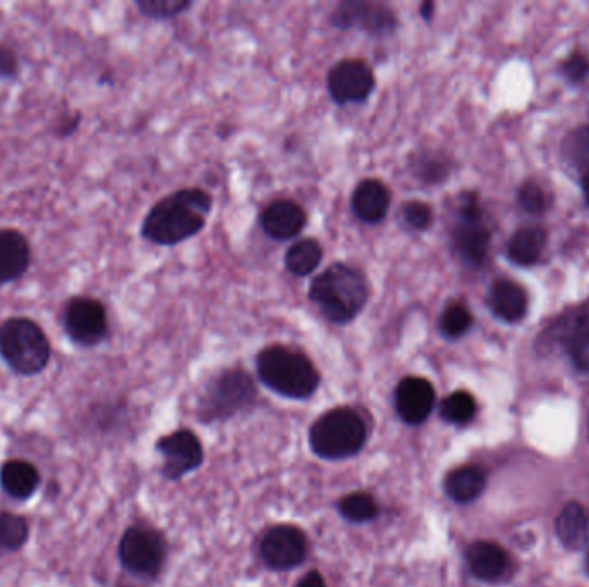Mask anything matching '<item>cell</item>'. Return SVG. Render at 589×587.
Segmentation results:
<instances>
[{
	"mask_svg": "<svg viewBox=\"0 0 589 587\" xmlns=\"http://www.w3.org/2000/svg\"><path fill=\"white\" fill-rule=\"evenodd\" d=\"M212 197L200 188L177 189L154 204L142 224V239L161 247H174L206 228Z\"/></svg>",
	"mask_w": 589,
	"mask_h": 587,
	"instance_id": "6da1fadb",
	"label": "cell"
},
{
	"mask_svg": "<svg viewBox=\"0 0 589 587\" xmlns=\"http://www.w3.org/2000/svg\"><path fill=\"white\" fill-rule=\"evenodd\" d=\"M371 296V286L363 269L352 264L334 262L314 278L309 298L326 320L345 326L357 319Z\"/></svg>",
	"mask_w": 589,
	"mask_h": 587,
	"instance_id": "7a4b0ae2",
	"label": "cell"
},
{
	"mask_svg": "<svg viewBox=\"0 0 589 587\" xmlns=\"http://www.w3.org/2000/svg\"><path fill=\"white\" fill-rule=\"evenodd\" d=\"M257 376L269 390L290 400H307L318 391L321 376L307 355L272 345L257 355Z\"/></svg>",
	"mask_w": 589,
	"mask_h": 587,
	"instance_id": "3957f363",
	"label": "cell"
},
{
	"mask_svg": "<svg viewBox=\"0 0 589 587\" xmlns=\"http://www.w3.org/2000/svg\"><path fill=\"white\" fill-rule=\"evenodd\" d=\"M367 424L359 412L336 407L324 412L310 426L312 452L324 461L340 462L359 455L367 443Z\"/></svg>",
	"mask_w": 589,
	"mask_h": 587,
	"instance_id": "277c9868",
	"label": "cell"
},
{
	"mask_svg": "<svg viewBox=\"0 0 589 587\" xmlns=\"http://www.w3.org/2000/svg\"><path fill=\"white\" fill-rule=\"evenodd\" d=\"M0 357L17 376H37L49 366L52 346L46 331L29 317L0 322Z\"/></svg>",
	"mask_w": 589,
	"mask_h": 587,
	"instance_id": "5b68a950",
	"label": "cell"
},
{
	"mask_svg": "<svg viewBox=\"0 0 589 587\" xmlns=\"http://www.w3.org/2000/svg\"><path fill=\"white\" fill-rule=\"evenodd\" d=\"M257 388L247 370L226 369L209 382L200 399V417L204 420H224L240 414L256 402Z\"/></svg>",
	"mask_w": 589,
	"mask_h": 587,
	"instance_id": "8992f818",
	"label": "cell"
},
{
	"mask_svg": "<svg viewBox=\"0 0 589 587\" xmlns=\"http://www.w3.org/2000/svg\"><path fill=\"white\" fill-rule=\"evenodd\" d=\"M61 325L76 346L96 348L109 337L108 308L99 298L73 296L62 307Z\"/></svg>",
	"mask_w": 589,
	"mask_h": 587,
	"instance_id": "52a82bcc",
	"label": "cell"
},
{
	"mask_svg": "<svg viewBox=\"0 0 589 587\" xmlns=\"http://www.w3.org/2000/svg\"><path fill=\"white\" fill-rule=\"evenodd\" d=\"M118 557L130 574L140 579H154L164 567L168 548L164 538L157 530L133 526L123 534Z\"/></svg>",
	"mask_w": 589,
	"mask_h": 587,
	"instance_id": "ba28073f",
	"label": "cell"
},
{
	"mask_svg": "<svg viewBox=\"0 0 589 587\" xmlns=\"http://www.w3.org/2000/svg\"><path fill=\"white\" fill-rule=\"evenodd\" d=\"M452 242L461 259L469 266L481 267L487 260L491 234L475 194H464L458 201Z\"/></svg>",
	"mask_w": 589,
	"mask_h": 587,
	"instance_id": "9c48e42d",
	"label": "cell"
},
{
	"mask_svg": "<svg viewBox=\"0 0 589 587\" xmlns=\"http://www.w3.org/2000/svg\"><path fill=\"white\" fill-rule=\"evenodd\" d=\"M330 23L334 28L360 29L376 38L390 37L398 28V17L390 5L369 0H343L333 9Z\"/></svg>",
	"mask_w": 589,
	"mask_h": 587,
	"instance_id": "30bf717a",
	"label": "cell"
},
{
	"mask_svg": "<svg viewBox=\"0 0 589 587\" xmlns=\"http://www.w3.org/2000/svg\"><path fill=\"white\" fill-rule=\"evenodd\" d=\"M375 90V71L363 59H342L328 73V91L339 106L364 103Z\"/></svg>",
	"mask_w": 589,
	"mask_h": 587,
	"instance_id": "8fae6325",
	"label": "cell"
},
{
	"mask_svg": "<svg viewBox=\"0 0 589 587\" xmlns=\"http://www.w3.org/2000/svg\"><path fill=\"white\" fill-rule=\"evenodd\" d=\"M162 455L161 473L165 479L177 480L197 470L204 462V448L191 429H177L157 441Z\"/></svg>",
	"mask_w": 589,
	"mask_h": 587,
	"instance_id": "7c38bea8",
	"label": "cell"
},
{
	"mask_svg": "<svg viewBox=\"0 0 589 587\" xmlns=\"http://www.w3.org/2000/svg\"><path fill=\"white\" fill-rule=\"evenodd\" d=\"M260 559L272 571H292L304 563L309 550L307 536L289 524L271 527L260 541Z\"/></svg>",
	"mask_w": 589,
	"mask_h": 587,
	"instance_id": "4fadbf2b",
	"label": "cell"
},
{
	"mask_svg": "<svg viewBox=\"0 0 589 587\" xmlns=\"http://www.w3.org/2000/svg\"><path fill=\"white\" fill-rule=\"evenodd\" d=\"M395 412L407 426L426 423L437 405V391L433 384L419 376H407L398 382L393 396Z\"/></svg>",
	"mask_w": 589,
	"mask_h": 587,
	"instance_id": "5bb4252c",
	"label": "cell"
},
{
	"mask_svg": "<svg viewBox=\"0 0 589 587\" xmlns=\"http://www.w3.org/2000/svg\"><path fill=\"white\" fill-rule=\"evenodd\" d=\"M260 227L269 239L278 242L297 239L307 227V212L295 200L278 198L260 213Z\"/></svg>",
	"mask_w": 589,
	"mask_h": 587,
	"instance_id": "9a60e30c",
	"label": "cell"
},
{
	"mask_svg": "<svg viewBox=\"0 0 589 587\" xmlns=\"http://www.w3.org/2000/svg\"><path fill=\"white\" fill-rule=\"evenodd\" d=\"M32 266L28 239L14 228H0V286L16 283Z\"/></svg>",
	"mask_w": 589,
	"mask_h": 587,
	"instance_id": "2e32d148",
	"label": "cell"
},
{
	"mask_svg": "<svg viewBox=\"0 0 589 587\" xmlns=\"http://www.w3.org/2000/svg\"><path fill=\"white\" fill-rule=\"evenodd\" d=\"M352 212L355 218L359 219L364 224H378L384 221L390 206H392V194L384 185L383 181L376 178H367L360 181L359 185L355 186L352 194Z\"/></svg>",
	"mask_w": 589,
	"mask_h": 587,
	"instance_id": "e0dca14e",
	"label": "cell"
},
{
	"mask_svg": "<svg viewBox=\"0 0 589 587\" xmlns=\"http://www.w3.org/2000/svg\"><path fill=\"white\" fill-rule=\"evenodd\" d=\"M40 486V473L32 462L8 461L0 467V488L8 497L17 501H26L37 493Z\"/></svg>",
	"mask_w": 589,
	"mask_h": 587,
	"instance_id": "ac0fdd59",
	"label": "cell"
},
{
	"mask_svg": "<svg viewBox=\"0 0 589 587\" xmlns=\"http://www.w3.org/2000/svg\"><path fill=\"white\" fill-rule=\"evenodd\" d=\"M470 574L481 580H496L507 571L508 557L496 542L478 541L466 553Z\"/></svg>",
	"mask_w": 589,
	"mask_h": 587,
	"instance_id": "d6986e66",
	"label": "cell"
},
{
	"mask_svg": "<svg viewBox=\"0 0 589 587\" xmlns=\"http://www.w3.org/2000/svg\"><path fill=\"white\" fill-rule=\"evenodd\" d=\"M488 302H490L491 310L507 322L523 319L528 310V296L514 281H494Z\"/></svg>",
	"mask_w": 589,
	"mask_h": 587,
	"instance_id": "ffe728a7",
	"label": "cell"
},
{
	"mask_svg": "<svg viewBox=\"0 0 589 587\" xmlns=\"http://www.w3.org/2000/svg\"><path fill=\"white\" fill-rule=\"evenodd\" d=\"M588 514L579 503L573 501L562 509L556 517V534L562 545L569 550H581L588 541Z\"/></svg>",
	"mask_w": 589,
	"mask_h": 587,
	"instance_id": "44dd1931",
	"label": "cell"
},
{
	"mask_svg": "<svg viewBox=\"0 0 589 587\" xmlns=\"http://www.w3.org/2000/svg\"><path fill=\"white\" fill-rule=\"evenodd\" d=\"M487 486V476L475 465L455 468L446 476L445 493L457 503H470L479 498Z\"/></svg>",
	"mask_w": 589,
	"mask_h": 587,
	"instance_id": "7402d4cb",
	"label": "cell"
},
{
	"mask_svg": "<svg viewBox=\"0 0 589 587\" xmlns=\"http://www.w3.org/2000/svg\"><path fill=\"white\" fill-rule=\"evenodd\" d=\"M322 257H324V248L318 240H298L286 250V271L297 278H307L321 266Z\"/></svg>",
	"mask_w": 589,
	"mask_h": 587,
	"instance_id": "603a6c76",
	"label": "cell"
},
{
	"mask_svg": "<svg viewBox=\"0 0 589 587\" xmlns=\"http://www.w3.org/2000/svg\"><path fill=\"white\" fill-rule=\"evenodd\" d=\"M547 245L543 228L528 227L517 231L508 243V257L519 266H531L540 259Z\"/></svg>",
	"mask_w": 589,
	"mask_h": 587,
	"instance_id": "cb8c5ba5",
	"label": "cell"
},
{
	"mask_svg": "<svg viewBox=\"0 0 589 587\" xmlns=\"http://www.w3.org/2000/svg\"><path fill=\"white\" fill-rule=\"evenodd\" d=\"M574 366L589 372V302L574 310L573 333L565 345Z\"/></svg>",
	"mask_w": 589,
	"mask_h": 587,
	"instance_id": "d4e9b609",
	"label": "cell"
},
{
	"mask_svg": "<svg viewBox=\"0 0 589 587\" xmlns=\"http://www.w3.org/2000/svg\"><path fill=\"white\" fill-rule=\"evenodd\" d=\"M408 168L417 180L426 185H440L450 176L452 164L449 157L438 152H419L410 157Z\"/></svg>",
	"mask_w": 589,
	"mask_h": 587,
	"instance_id": "484cf974",
	"label": "cell"
},
{
	"mask_svg": "<svg viewBox=\"0 0 589 587\" xmlns=\"http://www.w3.org/2000/svg\"><path fill=\"white\" fill-rule=\"evenodd\" d=\"M28 539V521L23 515L0 512V554L23 550Z\"/></svg>",
	"mask_w": 589,
	"mask_h": 587,
	"instance_id": "4316f807",
	"label": "cell"
},
{
	"mask_svg": "<svg viewBox=\"0 0 589 587\" xmlns=\"http://www.w3.org/2000/svg\"><path fill=\"white\" fill-rule=\"evenodd\" d=\"M339 512L352 524H367L378 517L380 506L371 494L357 491V493L346 494L339 501Z\"/></svg>",
	"mask_w": 589,
	"mask_h": 587,
	"instance_id": "83f0119b",
	"label": "cell"
},
{
	"mask_svg": "<svg viewBox=\"0 0 589 587\" xmlns=\"http://www.w3.org/2000/svg\"><path fill=\"white\" fill-rule=\"evenodd\" d=\"M478 405L473 394L467 391H454L443 399L440 405L441 419L449 424H467L476 415Z\"/></svg>",
	"mask_w": 589,
	"mask_h": 587,
	"instance_id": "f1b7e54d",
	"label": "cell"
},
{
	"mask_svg": "<svg viewBox=\"0 0 589 587\" xmlns=\"http://www.w3.org/2000/svg\"><path fill=\"white\" fill-rule=\"evenodd\" d=\"M473 328V314L461 302L446 305L440 317V333L449 340H458Z\"/></svg>",
	"mask_w": 589,
	"mask_h": 587,
	"instance_id": "f546056e",
	"label": "cell"
},
{
	"mask_svg": "<svg viewBox=\"0 0 589 587\" xmlns=\"http://www.w3.org/2000/svg\"><path fill=\"white\" fill-rule=\"evenodd\" d=\"M564 159L567 164L577 169V173H585L589 168V124L577 127L564 142Z\"/></svg>",
	"mask_w": 589,
	"mask_h": 587,
	"instance_id": "4dcf8cb0",
	"label": "cell"
},
{
	"mask_svg": "<svg viewBox=\"0 0 589 587\" xmlns=\"http://www.w3.org/2000/svg\"><path fill=\"white\" fill-rule=\"evenodd\" d=\"M135 5L142 16L165 21L182 16L194 5V2L191 0H138Z\"/></svg>",
	"mask_w": 589,
	"mask_h": 587,
	"instance_id": "1f68e13d",
	"label": "cell"
},
{
	"mask_svg": "<svg viewBox=\"0 0 589 587\" xmlns=\"http://www.w3.org/2000/svg\"><path fill=\"white\" fill-rule=\"evenodd\" d=\"M400 216H402L405 227L410 231H416V233L429 230L434 221L433 207L422 200L405 201L402 209H400Z\"/></svg>",
	"mask_w": 589,
	"mask_h": 587,
	"instance_id": "d6a6232c",
	"label": "cell"
},
{
	"mask_svg": "<svg viewBox=\"0 0 589 587\" xmlns=\"http://www.w3.org/2000/svg\"><path fill=\"white\" fill-rule=\"evenodd\" d=\"M519 204L524 210L532 216H540L547 209V197L540 186L528 181L519 188Z\"/></svg>",
	"mask_w": 589,
	"mask_h": 587,
	"instance_id": "836d02e7",
	"label": "cell"
},
{
	"mask_svg": "<svg viewBox=\"0 0 589 587\" xmlns=\"http://www.w3.org/2000/svg\"><path fill=\"white\" fill-rule=\"evenodd\" d=\"M21 62L16 50L0 46V82H13L20 76Z\"/></svg>",
	"mask_w": 589,
	"mask_h": 587,
	"instance_id": "e575fe53",
	"label": "cell"
},
{
	"mask_svg": "<svg viewBox=\"0 0 589 587\" xmlns=\"http://www.w3.org/2000/svg\"><path fill=\"white\" fill-rule=\"evenodd\" d=\"M565 76L573 82H581L589 74V58L585 53H573L567 61L564 62Z\"/></svg>",
	"mask_w": 589,
	"mask_h": 587,
	"instance_id": "d590c367",
	"label": "cell"
},
{
	"mask_svg": "<svg viewBox=\"0 0 589 587\" xmlns=\"http://www.w3.org/2000/svg\"><path fill=\"white\" fill-rule=\"evenodd\" d=\"M82 120L83 115L79 112H68V114L62 115L61 120L58 121L56 133L61 138H66V136L73 135L78 130Z\"/></svg>",
	"mask_w": 589,
	"mask_h": 587,
	"instance_id": "8d00e7d4",
	"label": "cell"
},
{
	"mask_svg": "<svg viewBox=\"0 0 589 587\" xmlns=\"http://www.w3.org/2000/svg\"><path fill=\"white\" fill-rule=\"evenodd\" d=\"M295 587H330L326 584L324 577L319 572H310L298 580Z\"/></svg>",
	"mask_w": 589,
	"mask_h": 587,
	"instance_id": "74e56055",
	"label": "cell"
},
{
	"mask_svg": "<svg viewBox=\"0 0 589 587\" xmlns=\"http://www.w3.org/2000/svg\"><path fill=\"white\" fill-rule=\"evenodd\" d=\"M434 9H437V5H434V2H422L419 8V14L422 20L426 21V23H429V21H433L434 17Z\"/></svg>",
	"mask_w": 589,
	"mask_h": 587,
	"instance_id": "f35d334b",
	"label": "cell"
},
{
	"mask_svg": "<svg viewBox=\"0 0 589 587\" xmlns=\"http://www.w3.org/2000/svg\"><path fill=\"white\" fill-rule=\"evenodd\" d=\"M581 183H582V192H585V198H586V201H588V206H589V171L588 173L582 174Z\"/></svg>",
	"mask_w": 589,
	"mask_h": 587,
	"instance_id": "ab89813d",
	"label": "cell"
},
{
	"mask_svg": "<svg viewBox=\"0 0 589 587\" xmlns=\"http://www.w3.org/2000/svg\"><path fill=\"white\" fill-rule=\"evenodd\" d=\"M588 171H589V168H588V169H586L585 173H588ZM585 173H582V174H585ZM582 174H581V176H582Z\"/></svg>",
	"mask_w": 589,
	"mask_h": 587,
	"instance_id": "60d3db41",
	"label": "cell"
},
{
	"mask_svg": "<svg viewBox=\"0 0 589 587\" xmlns=\"http://www.w3.org/2000/svg\"><path fill=\"white\" fill-rule=\"evenodd\" d=\"M588 432H589V420H588Z\"/></svg>",
	"mask_w": 589,
	"mask_h": 587,
	"instance_id": "b9f144b4",
	"label": "cell"
},
{
	"mask_svg": "<svg viewBox=\"0 0 589 587\" xmlns=\"http://www.w3.org/2000/svg\"><path fill=\"white\" fill-rule=\"evenodd\" d=\"M589 563V562H588Z\"/></svg>",
	"mask_w": 589,
	"mask_h": 587,
	"instance_id": "7bdbcfd3",
	"label": "cell"
}]
</instances>
